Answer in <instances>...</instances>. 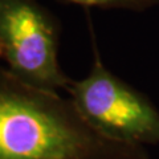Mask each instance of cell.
<instances>
[{
	"label": "cell",
	"mask_w": 159,
	"mask_h": 159,
	"mask_svg": "<svg viewBox=\"0 0 159 159\" xmlns=\"http://www.w3.org/2000/svg\"><path fill=\"white\" fill-rule=\"evenodd\" d=\"M60 23L37 0H0V60L33 86L68 90L73 80L60 66Z\"/></svg>",
	"instance_id": "cell-3"
},
{
	"label": "cell",
	"mask_w": 159,
	"mask_h": 159,
	"mask_svg": "<svg viewBox=\"0 0 159 159\" xmlns=\"http://www.w3.org/2000/svg\"><path fill=\"white\" fill-rule=\"evenodd\" d=\"M0 159H150L143 146L102 135L72 98L0 66Z\"/></svg>",
	"instance_id": "cell-1"
},
{
	"label": "cell",
	"mask_w": 159,
	"mask_h": 159,
	"mask_svg": "<svg viewBox=\"0 0 159 159\" xmlns=\"http://www.w3.org/2000/svg\"><path fill=\"white\" fill-rule=\"evenodd\" d=\"M93 66L68 88L81 116L102 135L135 146L159 145V110L145 93L105 66L93 47Z\"/></svg>",
	"instance_id": "cell-2"
},
{
	"label": "cell",
	"mask_w": 159,
	"mask_h": 159,
	"mask_svg": "<svg viewBox=\"0 0 159 159\" xmlns=\"http://www.w3.org/2000/svg\"><path fill=\"white\" fill-rule=\"evenodd\" d=\"M64 3L77 4L82 7H98L105 9H130L145 11L159 3V0H60Z\"/></svg>",
	"instance_id": "cell-4"
}]
</instances>
